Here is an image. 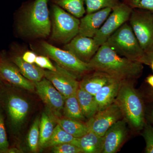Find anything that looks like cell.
<instances>
[{"label":"cell","instance_id":"cell-1","mask_svg":"<svg viewBox=\"0 0 153 153\" xmlns=\"http://www.w3.org/2000/svg\"><path fill=\"white\" fill-rule=\"evenodd\" d=\"M93 70L104 72L120 80H133L143 72V63L123 57L106 43L100 47L88 63Z\"/></svg>","mask_w":153,"mask_h":153},{"label":"cell","instance_id":"cell-2","mask_svg":"<svg viewBox=\"0 0 153 153\" xmlns=\"http://www.w3.org/2000/svg\"><path fill=\"white\" fill-rule=\"evenodd\" d=\"M49 0H34L22 10L17 23L21 36L30 38H46L51 33Z\"/></svg>","mask_w":153,"mask_h":153},{"label":"cell","instance_id":"cell-3","mask_svg":"<svg viewBox=\"0 0 153 153\" xmlns=\"http://www.w3.org/2000/svg\"><path fill=\"white\" fill-rule=\"evenodd\" d=\"M114 102L120 108L123 119L132 128L139 131L143 128L145 124L143 104L132 80L122 81Z\"/></svg>","mask_w":153,"mask_h":153},{"label":"cell","instance_id":"cell-4","mask_svg":"<svg viewBox=\"0 0 153 153\" xmlns=\"http://www.w3.org/2000/svg\"><path fill=\"white\" fill-rule=\"evenodd\" d=\"M105 43L118 54L130 60L140 62L144 55L130 25L127 22L110 36Z\"/></svg>","mask_w":153,"mask_h":153},{"label":"cell","instance_id":"cell-5","mask_svg":"<svg viewBox=\"0 0 153 153\" xmlns=\"http://www.w3.org/2000/svg\"><path fill=\"white\" fill-rule=\"evenodd\" d=\"M51 39L66 44L78 35L80 20L56 5H52Z\"/></svg>","mask_w":153,"mask_h":153},{"label":"cell","instance_id":"cell-6","mask_svg":"<svg viewBox=\"0 0 153 153\" xmlns=\"http://www.w3.org/2000/svg\"><path fill=\"white\" fill-rule=\"evenodd\" d=\"M41 48L44 54L58 66L76 76L84 75L93 71L88 63L81 61L68 50L57 48L46 41L41 43Z\"/></svg>","mask_w":153,"mask_h":153},{"label":"cell","instance_id":"cell-7","mask_svg":"<svg viewBox=\"0 0 153 153\" xmlns=\"http://www.w3.org/2000/svg\"><path fill=\"white\" fill-rule=\"evenodd\" d=\"M129 25L144 52L153 46V13L132 9Z\"/></svg>","mask_w":153,"mask_h":153},{"label":"cell","instance_id":"cell-8","mask_svg":"<svg viewBox=\"0 0 153 153\" xmlns=\"http://www.w3.org/2000/svg\"><path fill=\"white\" fill-rule=\"evenodd\" d=\"M132 10L126 3H120L111 13L93 38L99 47L105 44L110 36L128 21Z\"/></svg>","mask_w":153,"mask_h":153},{"label":"cell","instance_id":"cell-9","mask_svg":"<svg viewBox=\"0 0 153 153\" xmlns=\"http://www.w3.org/2000/svg\"><path fill=\"white\" fill-rule=\"evenodd\" d=\"M55 71L45 70L44 77L66 98L76 94L79 87V82L76 75L65 68L55 64Z\"/></svg>","mask_w":153,"mask_h":153},{"label":"cell","instance_id":"cell-10","mask_svg":"<svg viewBox=\"0 0 153 153\" xmlns=\"http://www.w3.org/2000/svg\"><path fill=\"white\" fill-rule=\"evenodd\" d=\"M34 84L36 93L46 105L47 109L56 117H60L65 97L45 77Z\"/></svg>","mask_w":153,"mask_h":153},{"label":"cell","instance_id":"cell-11","mask_svg":"<svg viewBox=\"0 0 153 153\" xmlns=\"http://www.w3.org/2000/svg\"><path fill=\"white\" fill-rule=\"evenodd\" d=\"M122 117L120 108L114 102L105 109L97 111L86 124L89 131L103 136L107 130Z\"/></svg>","mask_w":153,"mask_h":153},{"label":"cell","instance_id":"cell-12","mask_svg":"<svg viewBox=\"0 0 153 153\" xmlns=\"http://www.w3.org/2000/svg\"><path fill=\"white\" fill-rule=\"evenodd\" d=\"M0 77L14 86L29 91L35 90L34 82L25 78L15 63L3 54L0 55Z\"/></svg>","mask_w":153,"mask_h":153},{"label":"cell","instance_id":"cell-13","mask_svg":"<svg viewBox=\"0 0 153 153\" xmlns=\"http://www.w3.org/2000/svg\"><path fill=\"white\" fill-rule=\"evenodd\" d=\"M99 47L96 44L93 38L77 35L65 44L64 48L81 61L88 63Z\"/></svg>","mask_w":153,"mask_h":153},{"label":"cell","instance_id":"cell-14","mask_svg":"<svg viewBox=\"0 0 153 153\" xmlns=\"http://www.w3.org/2000/svg\"><path fill=\"white\" fill-rule=\"evenodd\" d=\"M127 134L126 122L124 119L120 120L111 126L103 136L102 153L117 152L125 141Z\"/></svg>","mask_w":153,"mask_h":153},{"label":"cell","instance_id":"cell-15","mask_svg":"<svg viewBox=\"0 0 153 153\" xmlns=\"http://www.w3.org/2000/svg\"><path fill=\"white\" fill-rule=\"evenodd\" d=\"M111 8L87 13L80 20L78 35L93 38L112 11Z\"/></svg>","mask_w":153,"mask_h":153},{"label":"cell","instance_id":"cell-16","mask_svg":"<svg viewBox=\"0 0 153 153\" xmlns=\"http://www.w3.org/2000/svg\"><path fill=\"white\" fill-rule=\"evenodd\" d=\"M6 107L12 125L16 128L20 127L29 112L28 102L22 97L12 94L7 98Z\"/></svg>","mask_w":153,"mask_h":153},{"label":"cell","instance_id":"cell-17","mask_svg":"<svg viewBox=\"0 0 153 153\" xmlns=\"http://www.w3.org/2000/svg\"><path fill=\"white\" fill-rule=\"evenodd\" d=\"M84 76L79 82V87L94 96L104 85L117 79L104 72L96 70L90 71Z\"/></svg>","mask_w":153,"mask_h":153},{"label":"cell","instance_id":"cell-18","mask_svg":"<svg viewBox=\"0 0 153 153\" xmlns=\"http://www.w3.org/2000/svg\"><path fill=\"white\" fill-rule=\"evenodd\" d=\"M122 80L116 79L102 88L94 96L98 111L105 109L114 102Z\"/></svg>","mask_w":153,"mask_h":153},{"label":"cell","instance_id":"cell-19","mask_svg":"<svg viewBox=\"0 0 153 153\" xmlns=\"http://www.w3.org/2000/svg\"><path fill=\"white\" fill-rule=\"evenodd\" d=\"M103 143V136L89 131L81 137L76 138L72 144L79 147L82 153H101Z\"/></svg>","mask_w":153,"mask_h":153},{"label":"cell","instance_id":"cell-20","mask_svg":"<svg viewBox=\"0 0 153 153\" xmlns=\"http://www.w3.org/2000/svg\"><path fill=\"white\" fill-rule=\"evenodd\" d=\"M10 59L19 68L22 75L28 80L35 83L44 78L45 70L36 64L25 62L19 55H12Z\"/></svg>","mask_w":153,"mask_h":153},{"label":"cell","instance_id":"cell-21","mask_svg":"<svg viewBox=\"0 0 153 153\" xmlns=\"http://www.w3.org/2000/svg\"><path fill=\"white\" fill-rule=\"evenodd\" d=\"M55 121L64 131L74 137H81L89 131L86 123L65 117H57L56 116Z\"/></svg>","mask_w":153,"mask_h":153},{"label":"cell","instance_id":"cell-22","mask_svg":"<svg viewBox=\"0 0 153 153\" xmlns=\"http://www.w3.org/2000/svg\"><path fill=\"white\" fill-rule=\"evenodd\" d=\"M55 124V116L47 109V111L42 114L40 119V137L39 148L43 149L44 145L47 142L52 135Z\"/></svg>","mask_w":153,"mask_h":153},{"label":"cell","instance_id":"cell-23","mask_svg":"<svg viewBox=\"0 0 153 153\" xmlns=\"http://www.w3.org/2000/svg\"><path fill=\"white\" fill-rule=\"evenodd\" d=\"M76 94L82 113L88 120L98 111L94 96L79 87Z\"/></svg>","mask_w":153,"mask_h":153},{"label":"cell","instance_id":"cell-24","mask_svg":"<svg viewBox=\"0 0 153 153\" xmlns=\"http://www.w3.org/2000/svg\"><path fill=\"white\" fill-rule=\"evenodd\" d=\"M65 117L83 122L85 118L82 113L76 94L65 98L63 108Z\"/></svg>","mask_w":153,"mask_h":153},{"label":"cell","instance_id":"cell-25","mask_svg":"<svg viewBox=\"0 0 153 153\" xmlns=\"http://www.w3.org/2000/svg\"><path fill=\"white\" fill-rule=\"evenodd\" d=\"M56 5L74 16L79 19L86 13L85 0H50Z\"/></svg>","mask_w":153,"mask_h":153},{"label":"cell","instance_id":"cell-26","mask_svg":"<svg viewBox=\"0 0 153 153\" xmlns=\"http://www.w3.org/2000/svg\"><path fill=\"white\" fill-rule=\"evenodd\" d=\"M76 138L66 132L59 125L57 124L54 128L52 135L47 143L44 145L43 149L52 148L55 146L66 143H73Z\"/></svg>","mask_w":153,"mask_h":153},{"label":"cell","instance_id":"cell-27","mask_svg":"<svg viewBox=\"0 0 153 153\" xmlns=\"http://www.w3.org/2000/svg\"><path fill=\"white\" fill-rule=\"evenodd\" d=\"M120 3L119 0H85L87 13H90L106 8L113 9Z\"/></svg>","mask_w":153,"mask_h":153},{"label":"cell","instance_id":"cell-28","mask_svg":"<svg viewBox=\"0 0 153 153\" xmlns=\"http://www.w3.org/2000/svg\"><path fill=\"white\" fill-rule=\"evenodd\" d=\"M40 123V119L39 117L36 118L31 126L28 134V145L30 151L33 152H37L39 149Z\"/></svg>","mask_w":153,"mask_h":153},{"label":"cell","instance_id":"cell-29","mask_svg":"<svg viewBox=\"0 0 153 153\" xmlns=\"http://www.w3.org/2000/svg\"><path fill=\"white\" fill-rule=\"evenodd\" d=\"M125 3L131 8L146 10L153 13V0H126Z\"/></svg>","mask_w":153,"mask_h":153},{"label":"cell","instance_id":"cell-30","mask_svg":"<svg viewBox=\"0 0 153 153\" xmlns=\"http://www.w3.org/2000/svg\"><path fill=\"white\" fill-rule=\"evenodd\" d=\"M9 149L4 116L0 112V153H7Z\"/></svg>","mask_w":153,"mask_h":153},{"label":"cell","instance_id":"cell-31","mask_svg":"<svg viewBox=\"0 0 153 153\" xmlns=\"http://www.w3.org/2000/svg\"><path fill=\"white\" fill-rule=\"evenodd\" d=\"M52 152L55 153H81L82 150L71 143H66L52 147Z\"/></svg>","mask_w":153,"mask_h":153},{"label":"cell","instance_id":"cell-32","mask_svg":"<svg viewBox=\"0 0 153 153\" xmlns=\"http://www.w3.org/2000/svg\"><path fill=\"white\" fill-rule=\"evenodd\" d=\"M143 134L146 143L145 152L153 153V127L151 126L146 127Z\"/></svg>","mask_w":153,"mask_h":153},{"label":"cell","instance_id":"cell-33","mask_svg":"<svg viewBox=\"0 0 153 153\" xmlns=\"http://www.w3.org/2000/svg\"><path fill=\"white\" fill-rule=\"evenodd\" d=\"M35 64L44 69L51 71H55L56 70V66L52 63L49 57L47 56H37Z\"/></svg>","mask_w":153,"mask_h":153},{"label":"cell","instance_id":"cell-34","mask_svg":"<svg viewBox=\"0 0 153 153\" xmlns=\"http://www.w3.org/2000/svg\"><path fill=\"white\" fill-rule=\"evenodd\" d=\"M37 56L35 52L31 51H27L23 53L21 57L25 62L31 64H35Z\"/></svg>","mask_w":153,"mask_h":153},{"label":"cell","instance_id":"cell-35","mask_svg":"<svg viewBox=\"0 0 153 153\" xmlns=\"http://www.w3.org/2000/svg\"><path fill=\"white\" fill-rule=\"evenodd\" d=\"M153 61V46L150 49L145 52L144 55L140 60L143 64L149 65Z\"/></svg>","mask_w":153,"mask_h":153},{"label":"cell","instance_id":"cell-36","mask_svg":"<svg viewBox=\"0 0 153 153\" xmlns=\"http://www.w3.org/2000/svg\"><path fill=\"white\" fill-rule=\"evenodd\" d=\"M23 151L16 148H9L7 153H23Z\"/></svg>","mask_w":153,"mask_h":153},{"label":"cell","instance_id":"cell-37","mask_svg":"<svg viewBox=\"0 0 153 153\" xmlns=\"http://www.w3.org/2000/svg\"><path fill=\"white\" fill-rule=\"evenodd\" d=\"M146 81L149 85L153 88V75H150L148 76Z\"/></svg>","mask_w":153,"mask_h":153},{"label":"cell","instance_id":"cell-38","mask_svg":"<svg viewBox=\"0 0 153 153\" xmlns=\"http://www.w3.org/2000/svg\"><path fill=\"white\" fill-rule=\"evenodd\" d=\"M150 66H151V68H152V69L153 71V61H152V62L150 64Z\"/></svg>","mask_w":153,"mask_h":153},{"label":"cell","instance_id":"cell-39","mask_svg":"<svg viewBox=\"0 0 153 153\" xmlns=\"http://www.w3.org/2000/svg\"><path fill=\"white\" fill-rule=\"evenodd\" d=\"M150 97L153 100V92L152 93H151Z\"/></svg>","mask_w":153,"mask_h":153},{"label":"cell","instance_id":"cell-40","mask_svg":"<svg viewBox=\"0 0 153 153\" xmlns=\"http://www.w3.org/2000/svg\"><path fill=\"white\" fill-rule=\"evenodd\" d=\"M152 117L153 120V110L152 112Z\"/></svg>","mask_w":153,"mask_h":153},{"label":"cell","instance_id":"cell-41","mask_svg":"<svg viewBox=\"0 0 153 153\" xmlns=\"http://www.w3.org/2000/svg\"><path fill=\"white\" fill-rule=\"evenodd\" d=\"M1 77H0V85H1Z\"/></svg>","mask_w":153,"mask_h":153}]
</instances>
